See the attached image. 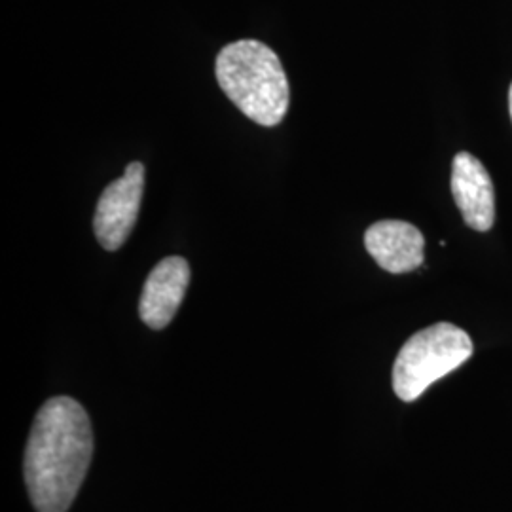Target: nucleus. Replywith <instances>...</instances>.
Listing matches in <instances>:
<instances>
[{"label": "nucleus", "mask_w": 512, "mask_h": 512, "mask_svg": "<svg viewBox=\"0 0 512 512\" xmlns=\"http://www.w3.org/2000/svg\"><path fill=\"white\" fill-rule=\"evenodd\" d=\"M93 456L92 421L71 397L42 404L25 448V484L37 512H67Z\"/></svg>", "instance_id": "1"}, {"label": "nucleus", "mask_w": 512, "mask_h": 512, "mask_svg": "<svg viewBox=\"0 0 512 512\" xmlns=\"http://www.w3.org/2000/svg\"><path fill=\"white\" fill-rule=\"evenodd\" d=\"M215 73L220 90L249 120L274 128L283 122L291 90L274 50L258 40H238L217 55Z\"/></svg>", "instance_id": "2"}, {"label": "nucleus", "mask_w": 512, "mask_h": 512, "mask_svg": "<svg viewBox=\"0 0 512 512\" xmlns=\"http://www.w3.org/2000/svg\"><path fill=\"white\" fill-rule=\"evenodd\" d=\"M471 355V336L452 323H437L420 330L395 359L393 391L404 403H412L429 385L467 363Z\"/></svg>", "instance_id": "3"}, {"label": "nucleus", "mask_w": 512, "mask_h": 512, "mask_svg": "<svg viewBox=\"0 0 512 512\" xmlns=\"http://www.w3.org/2000/svg\"><path fill=\"white\" fill-rule=\"evenodd\" d=\"M143 192L145 165L141 162L129 164L124 177L105 188L95 209L93 230L107 251H118L126 243L139 217Z\"/></svg>", "instance_id": "4"}, {"label": "nucleus", "mask_w": 512, "mask_h": 512, "mask_svg": "<svg viewBox=\"0 0 512 512\" xmlns=\"http://www.w3.org/2000/svg\"><path fill=\"white\" fill-rule=\"evenodd\" d=\"M190 283V266L183 256H167L148 275L139 315L152 330H162L173 321Z\"/></svg>", "instance_id": "5"}, {"label": "nucleus", "mask_w": 512, "mask_h": 512, "mask_svg": "<svg viewBox=\"0 0 512 512\" xmlns=\"http://www.w3.org/2000/svg\"><path fill=\"white\" fill-rule=\"evenodd\" d=\"M452 194L461 217L473 230L488 232L494 226V183L484 164L469 152H459L454 158Z\"/></svg>", "instance_id": "6"}, {"label": "nucleus", "mask_w": 512, "mask_h": 512, "mask_svg": "<svg viewBox=\"0 0 512 512\" xmlns=\"http://www.w3.org/2000/svg\"><path fill=\"white\" fill-rule=\"evenodd\" d=\"M365 247L385 272L408 274L423 264L425 239L410 222L380 220L366 230Z\"/></svg>", "instance_id": "7"}, {"label": "nucleus", "mask_w": 512, "mask_h": 512, "mask_svg": "<svg viewBox=\"0 0 512 512\" xmlns=\"http://www.w3.org/2000/svg\"><path fill=\"white\" fill-rule=\"evenodd\" d=\"M509 110H511V118H512V84H511V90H509Z\"/></svg>", "instance_id": "8"}]
</instances>
